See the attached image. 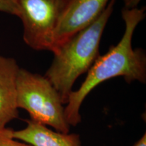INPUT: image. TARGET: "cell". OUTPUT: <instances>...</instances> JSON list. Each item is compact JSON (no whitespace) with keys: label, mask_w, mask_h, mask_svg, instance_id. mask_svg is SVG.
Instances as JSON below:
<instances>
[{"label":"cell","mask_w":146,"mask_h":146,"mask_svg":"<svg viewBox=\"0 0 146 146\" xmlns=\"http://www.w3.org/2000/svg\"><path fill=\"white\" fill-rule=\"evenodd\" d=\"M121 12L125 23L123 37L106 54L97 58L81 87L69 95L64 108V116L70 126L75 127L81 123L82 104L89 93L100 83L117 76H123L128 83L134 81L145 83V53L141 48L133 49L132 46L133 33L145 17V8L131 10L124 8Z\"/></svg>","instance_id":"1"},{"label":"cell","mask_w":146,"mask_h":146,"mask_svg":"<svg viewBox=\"0 0 146 146\" xmlns=\"http://www.w3.org/2000/svg\"><path fill=\"white\" fill-rule=\"evenodd\" d=\"M116 0H110L96 21L76 33L58 47L45 76L59 93L66 104L76 79L88 72L100 56V45L104 31L112 16Z\"/></svg>","instance_id":"2"},{"label":"cell","mask_w":146,"mask_h":146,"mask_svg":"<svg viewBox=\"0 0 146 146\" xmlns=\"http://www.w3.org/2000/svg\"><path fill=\"white\" fill-rule=\"evenodd\" d=\"M18 109L26 110L31 120L50 126L58 132L69 133L59 93L45 76L20 68L16 77Z\"/></svg>","instance_id":"3"},{"label":"cell","mask_w":146,"mask_h":146,"mask_svg":"<svg viewBox=\"0 0 146 146\" xmlns=\"http://www.w3.org/2000/svg\"><path fill=\"white\" fill-rule=\"evenodd\" d=\"M23 40L35 50L52 51L54 36L70 0H16Z\"/></svg>","instance_id":"4"},{"label":"cell","mask_w":146,"mask_h":146,"mask_svg":"<svg viewBox=\"0 0 146 146\" xmlns=\"http://www.w3.org/2000/svg\"><path fill=\"white\" fill-rule=\"evenodd\" d=\"M110 0H70L54 36L52 52L82 29L96 21Z\"/></svg>","instance_id":"5"},{"label":"cell","mask_w":146,"mask_h":146,"mask_svg":"<svg viewBox=\"0 0 146 146\" xmlns=\"http://www.w3.org/2000/svg\"><path fill=\"white\" fill-rule=\"evenodd\" d=\"M19 68L14 58L0 56V129L18 118L16 77Z\"/></svg>","instance_id":"6"},{"label":"cell","mask_w":146,"mask_h":146,"mask_svg":"<svg viewBox=\"0 0 146 146\" xmlns=\"http://www.w3.org/2000/svg\"><path fill=\"white\" fill-rule=\"evenodd\" d=\"M26 122V127L21 130H13L12 137L15 139L32 146H82L78 134L54 131L31 119Z\"/></svg>","instance_id":"7"},{"label":"cell","mask_w":146,"mask_h":146,"mask_svg":"<svg viewBox=\"0 0 146 146\" xmlns=\"http://www.w3.org/2000/svg\"><path fill=\"white\" fill-rule=\"evenodd\" d=\"M13 129L5 127L0 129V146H32L27 143H21L12 137Z\"/></svg>","instance_id":"8"},{"label":"cell","mask_w":146,"mask_h":146,"mask_svg":"<svg viewBox=\"0 0 146 146\" xmlns=\"http://www.w3.org/2000/svg\"><path fill=\"white\" fill-rule=\"evenodd\" d=\"M0 12L18 17L19 8L16 0H0Z\"/></svg>","instance_id":"9"},{"label":"cell","mask_w":146,"mask_h":146,"mask_svg":"<svg viewBox=\"0 0 146 146\" xmlns=\"http://www.w3.org/2000/svg\"><path fill=\"white\" fill-rule=\"evenodd\" d=\"M141 0H124L125 7L124 8L131 10V9L137 8L138 5L139 4Z\"/></svg>","instance_id":"10"},{"label":"cell","mask_w":146,"mask_h":146,"mask_svg":"<svg viewBox=\"0 0 146 146\" xmlns=\"http://www.w3.org/2000/svg\"><path fill=\"white\" fill-rule=\"evenodd\" d=\"M133 146H146V134L144 133V135L141 137V139L138 140Z\"/></svg>","instance_id":"11"}]
</instances>
